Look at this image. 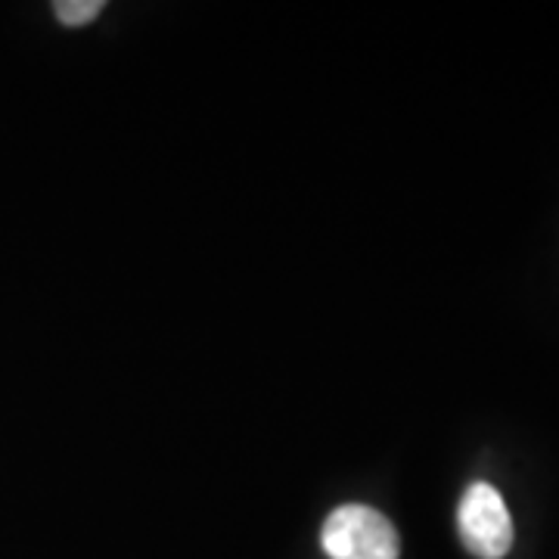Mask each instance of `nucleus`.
Returning <instances> with one entry per match:
<instances>
[{
    "instance_id": "obj_3",
    "label": "nucleus",
    "mask_w": 559,
    "mask_h": 559,
    "mask_svg": "<svg viewBox=\"0 0 559 559\" xmlns=\"http://www.w3.org/2000/svg\"><path fill=\"white\" fill-rule=\"evenodd\" d=\"M53 13L62 25L79 28V25H87L100 16L103 0H60V3H53Z\"/></svg>"
},
{
    "instance_id": "obj_1",
    "label": "nucleus",
    "mask_w": 559,
    "mask_h": 559,
    "mask_svg": "<svg viewBox=\"0 0 559 559\" xmlns=\"http://www.w3.org/2000/svg\"><path fill=\"white\" fill-rule=\"evenodd\" d=\"M320 547L330 559H399L401 554L395 525L364 503L333 510L320 528Z\"/></svg>"
},
{
    "instance_id": "obj_2",
    "label": "nucleus",
    "mask_w": 559,
    "mask_h": 559,
    "mask_svg": "<svg viewBox=\"0 0 559 559\" xmlns=\"http://www.w3.org/2000/svg\"><path fill=\"white\" fill-rule=\"evenodd\" d=\"M457 532L476 559H503L513 550V516L495 485L476 481L466 488L457 507Z\"/></svg>"
}]
</instances>
